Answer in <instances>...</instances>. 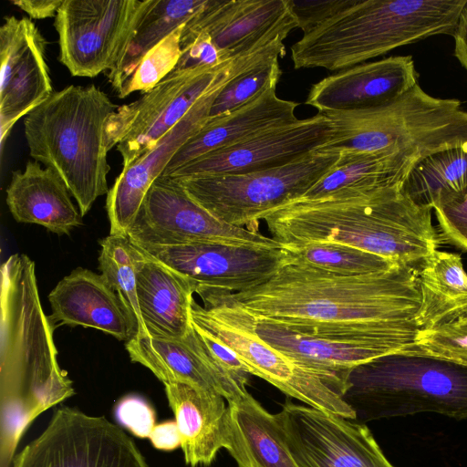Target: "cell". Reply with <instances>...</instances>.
<instances>
[{
    "label": "cell",
    "instance_id": "52a82bcc",
    "mask_svg": "<svg viewBox=\"0 0 467 467\" xmlns=\"http://www.w3.org/2000/svg\"><path fill=\"white\" fill-rule=\"evenodd\" d=\"M344 400L367 421L434 412L467 420V366L402 350L355 368Z\"/></svg>",
    "mask_w": 467,
    "mask_h": 467
},
{
    "label": "cell",
    "instance_id": "ac0fdd59",
    "mask_svg": "<svg viewBox=\"0 0 467 467\" xmlns=\"http://www.w3.org/2000/svg\"><path fill=\"white\" fill-rule=\"evenodd\" d=\"M47 41L27 17H4L0 27V145L15 124L53 91L46 57Z\"/></svg>",
    "mask_w": 467,
    "mask_h": 467
},
{
    "label": "cell",
    "instance_id": "e0dca14e",
    "mask_svg": "<svg viewBox=\"0 0 467 467\" xmlns=\"http://www.w3.org/2000/svg\"><path fill=\"white\" fill-rule=\"evenodd\" d=\"M243 66L240 59H231L187 115L153 149L122 168L106 199L110 235L127 236L153 182L163 174L177 150L210 120L215 98Z\"/></svg>",
    "mask_w": 467,
    "mask_h": 467
},
{
    "label": "cell",
    "instance_id": "603a6c76",
    "mask_svg": "<svg viewBox=\"0 0 467 467\" xmlns=\"http://www.w3.org/2000/svg\"><path fill=\"white\" fill-rule=\"evenodd\" d=\"M130 360L150 369L163 384L185 382L231 401L247 392L246 387L216 369L196 345L191 328L182 339L135 335L125 343Z\"/></svg>",
    "mask_w": 467,
    "mask_h": 467
},
{
    "label": "cell",
    "instance_id": "ba28073f",
    "mask_svg": "<svg viewBox=\"0 0 467 467\" xmlns=\"http://www.w3.org/2000/svg\"><path fill=\"white\" fill-rule=\"evenodd\" d=\"M338 159L339 153L317 150L267 171L171 178L218 220L257 231L258 222L265 214L301 199Z\"/></svg>",
    "mask_w": 467,
    "mask_h": 467
},
{
    "label": "cell",
    "instance_id": "b9f144b4",
    "mask_svg": "<svg viewBox=\"0 0 467 467\" xmlns=\"http://www.w3.org/2000/svg\"><path fill=\"white\" fill-rule=\"evenodd\" d=\"M152 446L161 451H173L181 447L182 439L175 420L156 424L149 437Z\"/></svg>",
    "mask_w": 467,
    "mask_h": 467
},
{
    "label": "cell",
    "instance_id": "83f0119b",
    "mask_svg": "<svg viewBox=\"0 0 467 467\" xmlns=\"http://www.w3.org/2000/svg\"><path fill=\"white\" fill-rule=\"evenodd\" d=\"M226 450L237 467H298L280 433L275 414L248 391L228 401Z\"/></svg>",
    "mask_w": 467,
    "mask_h": 467
},
{
    "label": "cell",
    "instance_id": "d6a6232c",
    "mask_svg": "<svg viewBox=\"0 0 467 467\" xmlns=\"http://www.w3.org/2000/svg\"><path fill=\"white\" fill-rule=\"evenodd\" d=\"M284 39V36H278L262 47L226 83L212 105L210 119L229 114L257 97L268 87L277 85L282 75L278 57L285 55Z\"/></svg>",
    "mask_w": 467,
    "mask_h": 467
},
{
    "label": "cell",
    "instance_id": "f546056e",
    "mask_svg": "<svg viewBox=\"0 0 467 467\" xmlns=\"http://www.w3.org/2000/svg\"><path fill=\"white\" fill-rule=\"evenodd\" d=\"M206 0H149L124 50L107 78L119 97L142 57L173 30L184 25Z\"/></svg>",
    "mask_w": 467,
    "mask_h": 467
},
{
    "label": "cell",
    "instance_id": "5bb4252c",
    "mask_svg": "<svg viewBox=\"0 0 467 467\" xmlns=\"http://www.w3.org/2000/svg\"><path fill=\"white\" fill-rule=\"evenodd\" d=\"M275 416L298 467H394L364 423L288 400Z\"/></svg>",
    "mask_w": 467,
    "mask_h": 467
},
{
    "label": "cell",
    "instance_id": "4316f807",
    "mask_svg": "<svg viewBox=\"0 0 467 467\" xmlns=\"http://www.w3.org/2000/svg\"><path fill=\"white\" fill-rule=\"evenodd\" d=\"M71 197L61 177L36 161L14 171L6 188V204L16 222L39 224L58 235H68L82 224Z\"/></svg>",
    "mask_w": 467,
    "mask_h": 467
},
{
    "label": "cell",
    "instance_id": "9c48e42d",
    "mask_svg": "<svg viewBox=\"0 0 467 467\" xmlns=\"http://www.w3.org/2000/svg\"><path fill=\"white\" fill-rule=\"evenodd\" d=\"M201 298L203 306L194 300L192 304V323L228 346L249 374L266 380L306 406L356 420L355 411L330 383L262 340L254 331L245 309L213 296Z\"/></svg>",
    "mask_w": 467,
    "mask_h": 467
},
{
    "label": "cell",
    "instance_id": "cb8c5ba5",
    "mask_svg": "<svg viewBox=\"0 0 467 467\" xmlns=\"http://www.w3.org/2000/svg\"><path fill=\"white\" fill-rule=\"evenodd\" d=\"M134 246L137 296L147 334L184 338L197 283Z\"/></svg>",
    "mask_w": 467,
    "mask_h": 467
},
{
    "label": "cell",
    "instance_id": "30bf717a",
    "mask_svg": "<svg viewBox=\"0 0 467 467\" xmlns=\"http://www.w3.org/2000/svg\"><path fill=\"white\" fill-rule=\"evenodd\" d=\"M12 467H148L134 441L105 417L57 409L46 429L15 455Z\"/></svg>",
    "mask_w": 467,
    "mask_h": 467
},
{
    "label": "cell",
    "instance_id": "484cf974",
    "mask_svg": "<svg viewBox=\"0 0 467 467\" xmlns=\"http://www.w3.org/2000/svg\"><path fill=\"white\" fill-rule=\"evenodd\" d=\"M165 394L182 439L184 462L209 466L226 448L229 411L225 399L185 382L165 383Z\"/></svg>",
    "mask_w": 467,
    "mask_h": 467
},
{
    "label": "cell",
    "instance_id": "4fadbf2b",
    "mask_svg": "<svg viewBox=\"0 0 467 467\" xmlns=\"http://www.w3.org/2000/svg\"><path fill=\"white\" fill-rule=\"evenodd\" d=\"M127 236L140 245L199 242L285 247L258 231L224 223L195 202L173 178L161 176L150 188Z\"/></svg>",
    "mask_w": 467,
    "mask_h": 467
},
{
    "label": "cell",
    "instance_id": "44dd1931",
    "mask_svg": "<svg viewBox=\"0 0 467 467\" xmlns=\"http://www.w3.org/2000/svg\"><path fill=\"white\" fill-rule=\"evenodd\" d=\"M418 84L411 56L359 64L312 85L306 104L318 113L355 111L389 104Z\"/></svg>",
    "mask_w": 467,
    "mask_h": 467
},
{
    "label": "cell",
    "instance_id": "8992f818",
    "mask_svg": "<svg viewBox=\"0 0 467 467\" xmlns=\"http://www.w3.org/2000/svg\"><path fill=\"white\" fill-rule=\"evenodd\" d=\"M333 138L317 150L400 154L418 161L467 146V110L455 99L435 98L419 84L392 102L368 109L330 111Z\"/></svg>",
    "mask_w": 467,
    "mask_h": 467
},
{
    "label": "cell",
    "instance_id": "8fae6325",
    "mask_svg": "<svg viewBox=\"0 0 467 467\" xmlns=\"http://www.w3.org/2000/svg\"><path fill=\"white\" fill-rule=\"evenodd\" d=\"M149 0H64L54 22L58 59L75 77L113 68Z\"/></svg>",
    "mask_w": 467,
    "mask_h": 467
},
{
    "label": "cell",
    "instance_id": "3957f363",
    "mask_svg": "<svg viewBox=\"0 0 467 467\" xmlns=\"http://www.w3.org/2000/svg\"><path fill=\"white\" fill-rule=\"evenodd\" d=\"M431 211L398 185L358 196L297 200L263 220L271 237L284 246L337 243L419 265L441 244Z\"/></svg>",
    "mask_w": 467,
    "mask_h": 467
},
{
    "label": "cell",
    "instance_id": "6da1fadb",
    "mask_svg": "<svg viewBox=\"0 0 467 467\" xmlns=\"http://www.w3.org/2000/svg\"><path fill=\"white\" fill-rule=\"evenodd\" d=\"M419 265L398 264L342 275L291 259L264 284L240 293L200 289L260 318L339 339L411 345L420 329Z\"/></svg>",
    "mask_w": 467,
    "mask_h": 467
},
{
    "label": "cell",
    "instance_id": "7a4b0ae2",
    "mask_svg": "<svg viewBox=\"0 0 467 467\" xmlns=\"http://www.w3.org/2000/svg\"><path fill=\"white\" fill-rule=\"evenodd\" d=\"M0 303V467H10L31 422L75 389L58 364L55 327L44 313L36 265L26 254H12L2 265Z\"/></svg>",
    "mask_w": 467,
    "mask_h": 467
},
{
    "label": "cell",
    "instance_id": "2e32d148",
    "mask_svg": "<svg viewBox=\"0 0 467 467\" xmlns=\"http://www.w3.org/2000/svg\"><path fill=\"white\" fill-rule=\"evenodd\" d=\"M334 135L324 114L260 130L248 138L205 155L163 177L244 174L295 162L326 145Z\"/></svg>",
    "mask_w": 467,
    "mask_h": 467
},
{
    "label": "cell",
    "instance_id": "7c38bea8",
    "mask_svg": "<svg viewBox=\"0 0 467 467\" xmlns=\"http://www.w3.org/2000/svg\"><path fill=\"white\" fill-rule=\"evenodd\" d=\"M225 65L173 70L138 99L119 106L108 119L106 136L109 150L116 146L119 152L122 168L153 149L212 88Z\"/></svg>",
    "mask_w": 467,
    "mask_h": 467
},
{
    "label": "cell",
    "instance_id": "60d3db41",
    "mask_svg": "<svg viewBox=\"0 0 467 467\" xmlns=\"http://www.w3.org/2000/svg\"><path fill=\"white\" fill-rule=\"evenodd\" d=\"M433 211L444 240L467 252V195Z\"/></svg>",
    "mask_w": 467,
    "mask_h": 467
},
{
    "label": "cell",
    "instance_id": "d4e9b609",
    "mask_svg": "<svg viewBox=\"0 0 467 467\" xmlns=\"http://www.w3.org/2000/svg\"><path fill=\"white\" fill-rule=\"evenodd\" d=\"M297 102L282 99L276 85L227 115L211 119L174 154L161 176L207 153L227 148L265 129L296 121Z\"/></svg>",
    "mask_w": 467,
    "mask_h": 467
},
{
    "label": "cell",
    "instance_id": "f35d334b",
    "mask_svg": "<svg viewBox=\"0 0 467 467\" xmlns=\"http://www.w3.org/2000/svg\"><path fill=\"white\" fill-rule=\"evenodd\" d=\"M358 0H288L289 8L304 35L311 33Z\"/></svg>",
    "mask_w": 467,
    "mask_h": 467
},
{
    "label": "cell",
    "instance_id": "8d00e7d4",
    "mask_svg": "<svg viewBox=\"0 0 467 467\" xmlns=\"http://www.w3.org/2000/svg\"><path fill=\"white\" fill-rule=\"evenodd\" d=\"M182 27L183 25L173 30L142 57L124 86L119 99L135 91H149L175 69L182 57Z\"/></svg>",
    "mask_w": 467,
    "mask_h": 467
},
{
    "label": "cell",
    "instance_id": "ab89813d",
    "mask_svg": "<svg viewBox=\"0 0 467 467\" xmlns=\"http://www.w3.org/2000/svg\"><path fill=\"white\" fill-rule=\"evenodd\" d=\"M114 414L121 426L140 439H149L156 425L154 409L139 395L130 394L120 399L115 405Z\"/></svg>",
    "mask_w": 467,
    "mask_h": 467
},
{
    "label": "cell",
    "instance_id": "5b68a950",
    "mask_svg": "<svg viewBox=\"0 0 467 467\" xmlns=\"http://www.w3.org/2000/svg\"><path fill=\"white\" fill-rule=\"evenodd\" d=\"M118 107L94 84L69 85L24 118L30 156L61 177L82 216L109 191L106 125Z\"/></svg>",
    "mask_w": 467,
    "mask_h": 467
},
{
    "label": "cell",
    "instance_id": "1f68e13d",
    "mask_svg": "<svg viewBox=\"0 0 467 467\" xmlns=\"http://www.w3.org/2000/svg\"><path fill=\"white\" fill-rule=\"evenodd\" d=\"M420 306L415 317L425 328L467 306V273L459 254L431 253L419 265Z\"/></svg>",
    "mask_w": 467,
    "mask_h": 467
},
{
    "label": "cell",
    "instance_id": "277c9868",
    "mask_svg": "<svg viewBox=\"0 0 467 467\" xmlns=\"http://www.w3.org/2000/svg\"><path fill=\"white\" fill-rule=\"evenodd\" d=\"M467 0H358L291 47L294 67L343 70L435 35L452 36Z\"/></svg>",
    "mask_w": 467,
    "mask_h": 467
},
{
    "label": "cell",
    "instance_id": "ffe728a7",
    "mask_svg": "<svg viewBox=\"0 0 467 467\" xmlns=\"http://www.w3.org/2000/svg\"><path fill=\"white\" fill-rule=\"evenodd\" d=\"M255 334L302 367L318 374L342 396L348 376L359 365L404 350L410 345L339 339L301 330L248 312Z\"/></svg>",
    "mask_w": 467,
    "mask_h": 467
},
{
    "label": "cell",
    "instance_id": "4dcf8cb0",
    "mask_svg": "<svg viewBox=\"0 0 467 467\" xmlns=\"http://www.w3.org/2000/svg\"><path fill=\"white\" fill-rule=\"evenodd\" d=\"M401 191L416 204L434 209L467 195V146L447 149L413 164Z\"/></svg>",
    "mask_w": 467,
    "mask_h": 467
},
{
    "label": "cell",
    "instance_id": "f1b7e54d",
    "mask_svg": "<svg viewBox=\"0 0 467 467\" xmlns=\"http://www.w3.org/2000/svg\"><path fill=\"white\" fill-rule=\"evenodd\" d=\"M414 163L396 153H339L334 168L299 200L351 197L401 185Z\"/></svg>",
    "mask_w": 467,
    "mask_h": 467
},
{
    "label": "cell",
    "instance_id": "d590c367",
    "mask_svg": "<svg viewBox=\"0 0 467 467\" xmlns=\"http://www.w3.org/2000/svg\"><path fill=\"white\" fill-rule=\"evenodd\" d=\"M404 350L467 366V306L420 328L415 341Z\"/></svg>",
    "mask_w": 467,
    "mask_h": 467
},
{
    "label": "cell",
    "instance_id": "74e56055",
    "mask_svg": "<svg viewBox=\"0 0 467 467\" xmlns=\"http://www.w3.org/2000/svg\"><path fill=\"white\" fill-rule=\"evenodd\" d=\"M181 48L182 57L174 70L213 69L231 60L203 32L181 38Z\"/></svg>",
    "mask_w": 467,
    "mask_h": 467
},
{
    "label": "cell",
    "instance_id": "7bdbcfd3",
    "mask_svg": "<svg viewBox=\"0 0 467 467\" xmlns=\"http://www.w3.org/2000/svg\"><path fill=\"white\" fill-rule=\"evenodd\" d=\"M34 19L56 17L64 0H10Z\"/></svg>",
    "mask_w": 467,
    "mask_h": 467
},
{
    "label": "cell",
    "instance_id": "9a60e30c",
    "mask_svg": "<svg viewBox=\"0 0 467 467\" xmlns=\"http://www.w3.org/2000/svg\"><path fill=\"white\" fill-rule=\"evenodd\" d=\"M134 244L196 282L197 288L219 293L234 294L253 289L270 279L291 259L286 247L222 242L169 246Z\"/></svg>",
    "mask_w": 467,
    "mask_h": 467
},
{
    "label": "cell",
    "instance_id": "d6986e66",
    "mask_svg": "<svg viewBox=\"0 0 467 467\" xmlns=\"http://www.w3.org/2000/svg\"><path fill=\"white\" fill-rule=\"evenodd\" d=\"M298 24L288 0H206L181 38L206 33L230 59L287 35Z\"/></svg>",
    "mask_w": 467,
    "mask_h": 467
},
{
    "label": "cell",
    "instance_id": "e575fe53",
    "mask_svg": "<svg viewBox=\"0 0 467 467\" xmlns=\"http://www.w3.org/2000/svg\"><path fill=\"white\" fill-rule=\"evenodd\" d=\"M292 260L342 275H363L383 272L398 265L383 256L337 243H312L285 246Z\"/></svg>",
    "mask_w": 467,
    "mask_h": 467
},
{
    "label": "cell",
    "instance_id": "ee69618b",
    "mask_svg": "<svg viewBox=\"0 0 467 467\" xmlns=\"http://www.w3.org/2000/svg\"><path fill=\"white\" fill-rule=\"evenodd\" d=\"M452 36L454 56L467 72V2L460 14Z\"/></svg>",
    "mask_w": 467,
    "mask_h": 467
},
{
    "label": "cell",
    "instance_id": "7402d4cb",
    "mask_svg": "<svg viewBox=\"0 0 467 467\" xmlns=\"http://www.w3.org/2000/svg\"><path fill=\"white\" fill-rule=\"evenodd\" d=\"M48 300L55 328L92 327L125 341L135 335L124 306L101 274L78 267L57 284Z\"/></svg>",
    "mask_w": 467,
    "mask_h": 467
},
{
    "label": "cell",
    "instance_id": "836d02e7",
    "mask_svg": "<svg viewBox=\"0 0 467 467\" xmlns=\"http://www.w3.org/2000/svg\"><path fill=\"white\" fill-rule=\"evenodd\" d=\"M99 244V269L101 275L124 306L135 335L147 334L137 296L134 244L128 236L110 234Z\"/></svg>",
    "mask_w": 467,
    "mask_h": 467
}]
</instances>
